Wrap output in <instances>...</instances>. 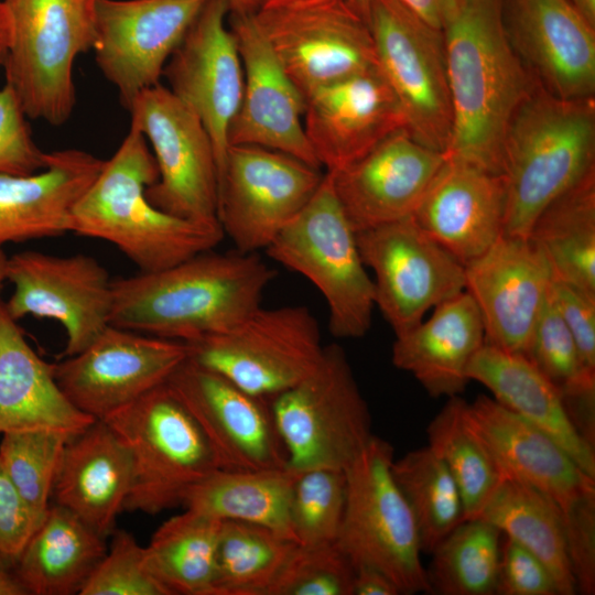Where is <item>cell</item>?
<instances>
[{"mask_svg": "<svg viewBox=\"0 0 595 595\" xmlns=\"http://www.w3.org/2000/svg\"><path fill=\"white\" fill-rule=\"evenodd\" d=\"M321 169L286 153L229 145L218 181V220L237 251L267 249L309 203Z\"/></svg>", "mask_w": 595, "mask_h": 595, "instance_id": "obj_14", "label": "cell"}, {"mask_svg": "<svg viewBox=\"0 0 595 595\" xmlns=\"http://www.w3.org/2000/svg\"><path fill=\"white\" fill-rule=\"evenodd\" d=\"M166 385L198 424L219 468L286 467V452L268 398L253 394L188 358Z\"/></svg>", "mask_w": 595, "mask_h": 595, "instance_id": "obj_18", "label": "cell"}, {"mask_svg": "<svg viewBox=\"0 0 595 595\" xmlns=\"http://www.w3.org/2000/svg\"><path fill=\"white\" fill-rule=\"evenodd\" d=\"M430 25L442 30L461 0H394Z\"/></svg>", "mask_w": 595, "mask_h": 595, "instance_id": "obj_53", "label": "cell"}, {"mask_svg": "<svg viewBox=\"0 0 595 595\" xmlns=\"http://www.w3.org/2000/svg\"><path fill=\"white\" fill-rule=\"evenodd\" d=\"M524 356L559 389L575 428L594 445L595 372L584 366L550 291Z\"/></svg>", "mask_w": 595, "mask_h": 595, "instance_id": "obj_38", "label": "cell"}, {"mask_svg": "<svg viewBox=\"0 0 595 595\" xmlns=\"http://www.w3.org/2000/svg\"><path fill=\"white\" fill-rule=\"evenodd\" d=\"M12 41V21L9 11L0 0V66H3Z\"/></svg>", "mask_w": 595, "mask_h": 595, "instance_id": "obj_54", "label": "cell"}, {"mask_svg": "<svg viewBox=\"0 0 595 595\" xmlns=\"http://www.w3.org/2000/svg\"><path fill=\"white\" fill-rule=\"evenodd\" d=\"M296 544L263 526L221 521L213 595H266Z\"/></svg>", "mask_w": 595, "mask_h": 595, "instance_id": "obj_39", "label": "cell"}, {"mask_svg": "<svg viewBox=\"0 0 595 595\" xmlns=\"http://www.w3.org/2000/svg\"><path fill=\"white\" fill-rule=\"evenodd\" d=\"M466 401L448 398L426 429L428 446L453 476L464 505V518H479L502 478L482 440L465 418Z\"/></svg>", "mask_w": 595, "mask_h": 595, "instance_id": "obj_40", "label": "cell"}, {"mask_svg": "<svg viewBox=\"0 0 595 595\" xmlns=\"http://www.w3.org/2000/svg\"><path fill=\"white\" fill-rule=\"evenodd\" d=\"M358 11L368 20L370 0H351Z\"/></svg>", "mask_w": 595, "mask_h": 595, "instance_id": "obj_59", "label": "cell"}, {"mask_svg": "<svg viewBox=\"0 0 595 595\" xmlns=\"http://www.w3.org/2000/svg\"><path fill=\"white\" fill-rule=\"evenodd\" d=\"M111 538L79 595H171L152 572L145 547L126 530H113Z\"/></svg>", "mask_w": 595, "mask_h": 595, "instance_id": "obj_46", "label": "cell"}, {"mask_svg": "<svg viewBox=\"0 0 595 595\" xmlns=\"http://www.w3.org/2000/svg\"><path fill=\"white\" fill-rule=\"evenodd\" d=\"M391 469L414 516L422 551L431 553L465 520L459 489L446 465L428 445L393 459Z\"/></svg>", "mask_w": 595, "mask_h": 595, "instance_id": "obj_42", "label": "cell"}, {"mask_svg": "<svg viewBox=\"0 0 595 595\" xmlns=\"http://www.w3.org/2000/svg\"><path fill=\"white\" fill-rule=\"evenodd\" d=\"M228 0H207L163 69L169 89L201 120L214 144L218 181L240 106L244 71Z\"/></svg>", "mask_w": 595, "mask_h": 595, "instance_id": "obj_20", "label": "cell"}, {"mask_svg": "<svg viewBox=\"0 0 595 595\" xmlns=\"http://www.w3.org/2000/svg\"><path fill=\"white\" fill-rule=\"evenodd\" d=\"M207 0H98L95 58L128 109L160 84L174 50Z\"/></svg>", "mask_w": 595, "mask_h": 595, "instance_id": "obj_19", "label": "cell"}, {"mask_svg": "<svg viewBox=\"0 0 595 595\" xmlns=\"http://www.w3.org/2000/svg\"><path fill=\"white\" fill-rule=\"evenodd\" d=\"M106 539L66 508L51 504L13 572L28 595H74L107 552Z\"/></svg>", "mask_w": 595, "mask_h": 595, "instance_id": "obj_33", "label": "cell"}, {"mask_svg": "<svg viewBox=\"0 0 595 595\" xmlns=\"http://www.w3.org/2000/svg\"><path fill=\"white\" fill-rule=\"evenodd\" d=\"M275 270L256 253L207 250L112 280L110 325L183 343L223 332L261 305Z\"/></svg>", "mask_w": 595, "mask_h": 595, "instance_id": "obj_2", "label": "cell"}, {"mask_svg": "<svg viewBox=\"0 0 595 595\" xmlns=\"http://www.w3.org/2000/svg\"><path fill=\"white\" fill-rule=\"evenodd\" d=\"M299 473L288 466L256 470L217 468L186 491L181 506L221 521L263 526L294 540L290 504Z\"/></svg>", "mask_w": 595, "mask_h": 595, "instance_id": "obj_34", "label": "cell"}, {"mask_svg": "<svg viewBox=\"0 0 595 595\" xmlns=\"http://www.w3.org/2000/svg\"><path fill=\"white\" fill-rule=\"evenodd\" d=\"M565 541L576 589L595 593V496L562 513Z\"/></svg>", "mask_w": 595, "mask_h": 595, "instance_id": "obj_49", "label": "cell"}, {"mask_svg": "<svg viewBox=\"0 0 595 595\" xmlns=\"http://www.w3.org/2000/svg\"><path fill=\"white\" fill-rule=\"evenodd\" d=\"M528 237L547 258L553 280L595 296V170L552 201Z\"/></svg>", "mask_w": 595, "mask_h": 595, "instance_id": "obj_35", "label": "cell"}, {"mask_svg": "<svg viewBox=\"0 0 595 595\" xmlns=\"http://www.w3.org/2000/svg\"><path fill=\"white\" fill-rule=\"evenodd\" d=\"M126 446L131 486L125 510L156 515L219 468L198 424L162 383L102 419Z\"/></svg>", "mask_w": 595, "mask_h": 595, "instance_id": "obj_7", "label": "cell"}, {"mask_svg": "<svg viewBox=\"0 0 595 595\" xmlns=\"http://www.w3.org/2000/svg\"><path fill=\"white\" fill-rule=\"evenodd\" d=\"M397 585L380 570L370 565H356L353 595H398Z\"/></svg>", "mask_w": 595, "mask_h": 595, "instance_id": "obj_52", "label": "cell"}, {"mask_svg": "<svg viewBox=\"0 0 595 595\" xmlns=\"http://www.w3.org/2000/svg\"><path fill=\"white\" fill-rule=\"evenodd\" d=\"M576 11L595 28V0H570Z\"/></svg>", "mask_w": 595, "mask_h": 595, "instance_id": "obj_56", "label": "cell"}, {"mask_svg": "<svg viewBox=\"0 0 595 595\" xmlns=\"http://www.w3.org/2000/svg\"><path fill=\"white\" fill-rule=\"evenodd\" d=\"M279 1V0H232L229 1L230 7H239L244 9H253L260 4Z\"/></svg>", "mask_w": 595, "mask_h": 595, "instance_id": "obj_57", "label": "cell"}, {"mask_svg": "<svg viewBox=\"0 0 595 595\" xmlns=\"http://www.w3.org/2000/svg\"><path fill=\"white\" fill-rule=\"evenodd\" d=\"M508 37L538 84L563 99L595 95V28L570 0H504Z\"/></svg>", "mask_w": 595, "mask_h": 595, "instance_id": "obj_24", "label": "cell"}, {"mask_svg": "<svg viewBox=\"0 0 595 595\" xmlns=\"http://www.w3.org/2000/svg\"><path fill=\"white\" fill-rule=\"evenodd\" d=\"M187 359L185 343L108 325L82 351L54 363L57 385L96 420L165 383Z\"/></svg>", "mask_w": 595, "mask_h": 595, "instance_id": "obj_17", "label": "cell"}, {"mask_svg": "<svg viewBox=\"0 0 595 595\" xmlns=\"http://www.w3.org/2000/svg\"><path fill=\"white\" fill-rule=\"evenodd\" d=\"M550 295L574 338L584 366L595 372V296L553 279Z\"/></svg>", "mask_w": 595, "mask_h": 595, "instance_id": "obj_51", "label": "cell"}, {"mask_svg": "<svg viewBox=\"0 0 595 595\" xmlns=\"http://www.w3.org/2000/svg\"><path fill=\"white\" fill-rule=\"evenodd\" d=\"M0 298V435L47 431L74 436L96 419L78 410L64 394L45 361Z\"/></svg>", "mask_w": 595, "mask_h": 595, "instance_id": "obj_29", "label": "cell"}, {"mask_svg": "<svg viewBox=\"0 0 595 595\" xmlns=\"http://www.w3.org/2000/svg\"><path fill=\"white\" fill-rule=\"evenodd\" d=\"M185 345L190 360L268 399L310 375L324 350L317 321L303 305H260L231 327Z\"/></svg>", "mask_w": 595, "mask_h": 595, "instance_id": "obj_10", "label": "cell"}, {"mask_svg": "<svg viewBox=\"0 0 595 595\" xmlns=\"http://www.w3.org/2000/svg\"><path fill=\"white\" fill-rule=\"evenodd\" d=\"M412 218L463 264L504 234L506 186L502 175L446 156Z\"/></svg>", "mask_w": 595, "mask_h": 595, "instance_id": "obj_27", "label": "cell"}, {"mask_svg": "<svg viewBox=\"0 0 595 595\" xmlns=\"http://www.w3.org/2000/svg\"><path fill=\"white\" fill-rule=\"evenodd\" d=\"M127 110L159 170L145 191L150 203L180 218L219 223L217 159L198 117L161 83L142 90Z\"/></svg>", "mask_w": 595, "mask_h": 595, "instance_id": "obj_13", "label": "cell"}, {"mask_svg": "<svg viewBox=\"0 0 595 595\" xmlns=\"http://www.w3.org/2000/svg\"><path fill=\"white\" fill-rule=\"evenodd\" d=\"M392 445L372 435L345 469L346 506L336 545L354 566L370 565L400 594L430 593L412 510L392 475Z\"/></svg>", "mask_w": 595, "mask_h": 595, "instance_id": "obj_9", "label": "cell"}, {"mask_svg": "<svg viewBox=\"0 0 595 595\" xmlns=\"http://www.w3.org/2000/svg\"><path fill=\"white\" fill-rule=\"evenodd\" d=\"M221 520L185 509L164 521L145 547L150 567L171 595H213Z\"/></svg>", "mask_w": 595, "mask_h": 595, "instance_id": "obj_37", "label": "cell"}, {"mask_svg": "<svg viewBox=\"0 0 595 595\" xmlns=\"http://www.w3.org/2000/svg\"><path fill=\"white\" fill-rule=\"evenodd\" d=\"M228 22L244 71L242 96L229 128V145H257L280 151L321 169L304 129L305 98L285 72L251 11L230 7Z\"/></svg>", "mask_w": 595, "mask_h": 595, "instance_id": "obj_21", "label": "cell"}, {"mask_svg": "<svg viewBox=\"0 0 595 595\" xmlns=\"http://www.w3.org/2000/svg\"><path fill=\"white\" fill-rule=\"evenodd\" d=\"M131 486L130 455L104 420L64 446L52 499L105 538L115 530Z\"/></svg>", "mask_w": 595, "mask_h": 595, "instance_id": "obj_30", "label": "cell"}, {"mask_svg": "<svg viewBox=\"0 0 595 595\" xmlns=\"http://www.w3.org/2000/svg\"><path fill=\"white\" fill-rule=\"evenodd\" d=\"M363 262L374 272L375 303L396 336L428 311L465 291L464 264L411 217L356 232Z\"/></svg>", "mask_w": 595, "mask_h": 595, "instance_id": "obj_15", "label": "cell"}, {"mask_svg": "<svg viewBox=\"0 0 595 595\" xmlns=\"http://www.w3.org/2000/svg\"><path fill=\"white\" fill-rule=\"evenodd\" d=\"M105 160L79 149L48 152L33 174H0V247L71 232L72 209Z\"/></svg>", "mask_w": 595, "mask_h": 595, "instance_id": "obj_28", "label": "cell"}, {"mask_svg": "<svg viewBox=\"0 0 595 595\" xmlns=\"http://www.w3.org/2000/svg\"><path fill=\"white\" fill-rule=\"evenodd\" d=\"M0 595H28L13 570L0 566Z\"/></svg>", "mask_w": 595, "mask_h": 595, "instance_id": "obj_55", "label": "cell"}, {"mask_svg": "<svg viewBox=\"0 0 595 595\" xmlns=\"http://www.w3.org/2000/svg\"><path fill=\"white\" fill-rule=\"evenodd\" d=\"M303 123L325 172L345 167L405 129L401 107L378 66L312 91L305 98Z\"/></svg>", "mask_w": 595, "mask_h": 595, "instance_id": "obj_25", "label": "cell"}, {"mask_svg": "<svg viewBox=\"0 0 595 595\" xmlns=\"http://www.w3.org/2000/svg\"><path fill=\"white\" fill-rule=\"evenodd\" d=\"M465 291L480 313L485 340L526 355L552 283L550 264L529 238L504 235L464 264Z\"/></svg>", "mask_w": 595, "mask_h": 595, "instance_id": "obj_22", "label": "cell"}, {"mask_svg": "<svg viewBox=\"0 0 595 595\" xmlns=\"http://www.w3.org/2000/svg\"><path fill=\"white\" fill-rule=\"evenodd\" d=\"M40 521L0 464V566L14 569Z\"/></svg>", "mask_w": 595, "mask_h": 595, "instance_id": "obj_50", "label": "cell"}, {"mask_svg": "<svg viewBox=\"0 0 595 595\" xmlns=\"http://www.w3.org/2000/svg\"><path fill=\"white\" fill-rule=\"evenodd\" d=\"M446 155L402 128L331 175L356 232L411 217Z\"/></svg>", "mask_w": 595, "mask_h": 595, "instance_id": "obj_23", "label": "cell"}, {"mask_svg": "<svg viewBox=\"0 0 595 595\" xmlns=\"http://www.w3.org/2000/svg\"><path fill=\"white\" fill-rule=\"evenodd\" d=\"M485 343L478 307L463 291L433 307L429 318L396 336L391 359L432 398H451L459 396L470 381L468 366Z\"/></svg>", "mask_w": 595, "mask_h": 595, "instance_id": "obj_31", "label": "cell"}, {"mask_svg": "<svg viewBox=\"0 0 595 595\" xmlns=\"http://www.w3.org/2000/svg\"><path fill=\"white\" fill-rule=\"evenodd\" d=\"M249 10L304 98L378 66L368 21L351 0H279Z\"/></svg>", "mask_w": 595, "mask_h": 595, "instance_id": "obj_11", "label": "cell"}, {"mask_svg": "<svg viewBox=\"0 0 595 595\" xmlns=\"http://www.w3.org/2000/svg\"><path fill=\"white\" fill-rule=\"evenodd\" d=\"M286 466L345 470L372 436L368 404L345 350L324 346L303 380L269 399Z\"/></svg>", "mask_w": 595, "mask_h": 595, "instance_id": "obj_8", "label": "cell"}, {"mask_svg": "<svg viewBox=\"0 0 595 595\" xmlns=\"http://www.w3.org/2000/svg\"><path fill=\"white\" fill-rule=\"evenodd\" d=\"M228 1H232V0H228Z\"/></svg>", "mask_w": 595, "mask_h": 595, "instance_id": "obj_60", "label": "cell"}, {"mask_svg": "<svg viewBox=\"0 0 595 595\" xmlns=\"http://www.w3.org/2000/svg\"><path fill=\"white\" fill-rule=\"evenodd\" d=\"M68 439L47 431H19L1 435L0 464L20 496L41 519L51 505Z\"/></svg>", "mask_w": 595, "mask_h": 595, "instance_id": "obj_43", "label": "cell"}, {"mask_svg": "<svg viewBox=\"0 0 595 595\" xmlns=\"http://www.w3.org/2000/svg\"><path fill=\"white\" fill-rule=\"evenodd\" d=\"M354 574L336 543L296 544L266 595H353Z\"/></svg>", "mask_w": 595, "mask_h": 595, "instance_id": "obj_45", "label": "cell"}, {"mask_svg": "<svg viewBox=\"0 0 595 595\" xmlns=\"http://www.w3.org/2000/svg\"><path fill=\"white\" fill-rule=\"evenodd\" d=\"M368 24L378 67L405 129L421 144L445 153L453 117L442 30L394 0H370Z\"/></svg>", "mask_w": 595, "mask_h": 595, "instance_id": "obj_12", "label": "cell"}, {"mask_svg": "<svg viewBox=\"0 0 595 595\" xmlns=\"http://www.w3.org/2000/svg\"><path fill=\"white\" fill-rule=\"evenodd\" d=\"M479 518L536 555L551 572L559 595L576 593L562 511L549 497L502 477Z\"/></svg>", "mask_w": 595, "mask_h": 595, "instance_id": "obj_36", "label": "cell"}, {"mask_svg": "<svg viewBox=\"0 0 595 595\" xmlns=\"http://www.w3.org/2000/svg\"><path fill=\"white\" fill-rule=\"evenodd\" d=\"M158 177L148 141L130 127L74 205L71 232L113 245L139 272L161 270L213 250L225 236L220 224L193 221L156 208L145 191Z\"/></svg>", "mask_w": 595, "mask_h": 595, "instance_id": "obj_3", "label": "cell"}, {"mask_svg": "<svg viewBox=\"0 0 595 595\" xmlns=\"http://www.w3.org/2000/svg\"><path fill=\"white\" fill-rule=\"evenodd\" d=\"M8 256L0 247V289L2 283L6 281V268H7Z\"/></svg>", "mask_w": 595, "mask_h": 595, "instance_id": "obj_58", "label": "cell"}, {"mask_svg": "<svg viewBox=\"0 0 595 595\" xmlns=\"http://www.w3.org/2000/svg\"><path fill=\"white\" fill-rule=\"evenodd\" d=\"M345 470L313 468L299 473L291 504L290 523L301 545L335 543L346 506Z\"/></svg>", "mask_w": 595, "mask_h": 595, "instance_id": "obj_44", "label": "cell"}, {"mask_svg": "<svg viewBox=\"0 0 595 595\" xmlns=\"http://www.w3.org/2000/svg\"><path fill=\"white\" fill-rule=\"evenodd\" d=\"M442 34L453 117L445 155L500 174L506 128L538 85L508 37L504 0H461Z\"/></svg>", "mask_w": 595, "mask_h": 595, "instance_id": "obj_1", "label": "cell"}, {"mask_svg": "<svg viewBox=\"0 0 595 595\" xmlns=\"http://www.w3.org/2000/svg\"><path fill=\"white\" fill-rule=\"evenodd\" d=\"M6 280L13 286L4 301L12 318L30 315L62 325L63 357L85 349L110 325L112 279L90 256L20 251L8 257Z\"/></svg>", "mask_w": 595, "mask_h": 595, "instance_id": "obj_16", "label": "cell"}, {"mask_svg": "<svg viewBox=\"0 0 595 595\" xmlns=\"http://www.w3.org/2000/svg\"><path fill=\"white\" fill-rule=\"evenodd\" d=\"M266 251L321 292L334 337L360 338L368 333L376 307L375 286L328 173Z\"/></svg>", "mask_w": 595, "mask_h": 595, "instance_id": "obj_6", "label": "cell"}, {"mask_svg": "<svg viewBox=\"0 0 595 595\" xmlns=\"http://www.w3.org/2000/svg\"><path fill=\"white\" fill-rule=\"evenodd\" d=\"M465 418L502 477L542 493L562 513L595 496V477L585 473L551 435L494 398L482 394L466 402Z\"/></svg>", "mask_w": 595, "mask_h": 595, "instance_id": "obj_26", "label": "cell"}, {"mask_svg": "<svg viewBox=\"0 0 595 595\" xmlns=\"http://www.w3.org/2000/svg\"><path fill=\"white\" fill-rule=\"evenodd\" d=\"M12 21L6 85L28 118L61 126L76 104L78 55L96 43L98 0H2Z\"/></svg>", "mask_w": 595, "mask_h": 595, "instance_id": "obj_5", "label": "cell"}, {"mask_svg": "<svg viewBox=\"0 0 595 595\" xmlns=\"http://www.w3.org/2000/svg\"><path fill=\"white\" fill-rule=\"evenodd\" d=\"M28 117L14 91L0 88V174L28 175L43 170L48 153L33 139Z\"/></svg>", "mask_w": 595, "mask_h": 595, "instance_id": "obj_47", "label": "cell"}, {"mask_svg": "<svg viewBox=\"0 0 595 595\" xmlns=\"http://www.w3.org/2000/svg\"><path fill=\"white\" fill-rule=\"evenodd\" d=\"M501 536L498 528L482 518L463 520L431 552L425 569L430 593L495 594Z\"/></svg>", "mask_w": 595, "mask_h": 595, "instance_id": "obj_41", "label": "cell"}, {"mask_svg": "<svg viewBox=\"0 0 595 595\" xmlns=\"http://www.w3.org/2000/svg\"><path fill=\"white\" fill-rule=\"evenodd\" d=\"M495 594L559 595V592L548 567L522 545L505 537Z\"/></svg>", "mask_w": 595, "mask_h": 595, "instance_id": "obj_48", "label": "cell"}, {"mask_svg": "<svg viewBox=\"0 0 595 595\" xmlns=\"http://www.w3.org/2000/svg\"><path fill=\"white\" fill-rule=\"evenodd\" d=\"M500 163L504 235L528 237L541 212L595 170L594 98L563 99L538 84L506 128Z\"/></svg>", "mask_w": 595, "mask_h": 595, "instance_id": "obj_4", "label": "cell"}, {"mask_svg": "<svg viewBox=\"0 0 595 595\" xmlns=\"http://www.w3.org/2000/svg\"><path fill=\"white\" fill-rule=\"evenodd\" d=\"M467 375L484 385L498 403L551 435L595 477L594 446L575 428L559 389L526 356L485 343Z\"/></svg>", "mask_w": 595, "mask_h": 595, "instance_id": "obj_32", "label": "cell"}]
</instances>
